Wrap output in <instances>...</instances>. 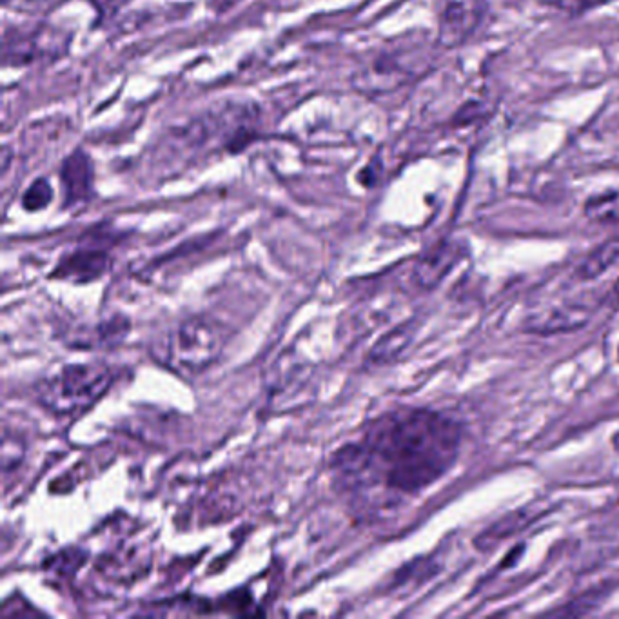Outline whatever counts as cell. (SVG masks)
<instances>
[{"instance_id":"cell-1","label":"cell","mask_w":619,"mask_h":619,"mask_svg":"<svg viewBox=\"0 0 619 619\" xmlns=\"http://www.w3.org/2000/svg\"><path fill=\"white\" fill-rule=\"evenodd\" d=\"M460 427L427 409L384 414L360 443L345 445L333 469L349 485H384L389 491L418 492L433 485L456 463Z\"/></svg>"},{"instance_id":"cell-2","label":"cell","mask_w":619,"mask_h":619,"mask_svg":"<svg viewBox=\"0 0 619 619\" xmlns=\"http://www.w3.org/2000/svg\"><path fill=\"white\" fill-rule=\"evenodd\" d=\"M115 374L106 364L64 365L37 387L39 400L57 414H79L99 400L113 382Z\"/></svg>"},{"instance_id":"cell-3","label":"cell","mask_w":619,"mask_h":619,"mask_svg":"<svg viewBox=\"0 0 619 619\" xmlns=\"http://www.w3.org/2000/svg\"><path fill=\"white\" fill-rule=\"evenodd\" d=\"M433 60L431 48L422 40L387 46L356 73L354 84L360 91L385 93L418 79Z\"/></svg>"},{"instance_id":"cell-4","label":"cell","mask_w":619,"mask_h":619,"mask_svg":"<svg viewBox=\"0 0 619 619\" xmlns=\"http://www.w3.org/2000/svg\"><path fill=\"white\" fill-rule=\"evenodd\" d=\"M224 347L218 325L202 316L187 318L178 325L169 342L173 364L187 373H200L217 362Z\"/></svg>"},{"instance_id":"cell-5","label":"cell","mask_w":619,"mask_h":619,"mask_svg":"<svg viewBox=\"0 0 619 619\" xmlns=\"http://www.w3.org/2000/svg\"><path fill=\"white\" fill-rule=\"evenodd\" d=\"M485 10L483 0H443L438 19V44L460 48L478 28Z\"/></svg>"},{"instance_id":"cell-6","label":"cell","mask_w":619,"mask_h":619,"mask_svg":"<svg viewBox=\"0 0 619 619\" xmlns=\"http://www.w3.org/2000/svg\"><path fill=\"white\" fill-rule=\"evenodd\" d=\"M57 31H48L44 28L30 31H15L4 35V62L11 66H24L37 59L44 57H57L60 55V46H66V42L60 44L55 39Z\"/></svg>"},{"instance_id":"cell-7","label":"cell","mask_w":619,"mask_h":619,"mask_svg":"<svg viewBox=\"0 0 619 619\" xmlns=\"http://www.w3.org/2000/svg\"><path fill=\"white\" fill-rule=\"evenodd\" d=\"M462 256L460 246L456 242H442L429 249L425 255L418 258L414 266L413 278L418 287L434 289L442 284L443 278L451 273Z\"/></svg>"},{"instance_id":"cell-8","label":"cell","mask_w":619,"mask_h":619,"mask_svg":"<svg viewBox=\"0 0 619 619\" xmlns=\"http://www.w3.org/2000/svg\"><path fill=\"white\" fill-rule=\"evenodd\" d=\"M60 182L64 191V206L88 202L93 195V166L84 151L79 149L62 162Z\"/></svg>"},{"instance_id":"cell-9","label":"cell","mask_w":619,"mask_h":619,"mask_svg":"<svg viewBox=\"0 0 619 619\" xmlns=\"http://www.w3.org/2000/svg\"><path fill=\"white\" fill-rule=\"evenodd\" d=\"M108 269L109 256L106 253L95 249H80L73 255L66 256L55 269L53 276L77 284H86L99 280Z\"/></svg>"},{"instance_id":"cell-10","label":"cell","mask_w":619,"mask_h":619,"mask_svg":"<svg viewBox=\"0 0 619 619\" xmlns=\"http://www.w3.org/2000/svg\"><path fill=\"white\" fill-rule=\"evenodd\" d=\"M590 313L581 305H560L540 315H532L527 322V331L536 335H554L576 331L589 322Z\"/></svg>"},{"instance_id":"cell-11","label":"cell","mask_w":619,"mask_h":619,"mask_svg":"<svg viewBox=\"0 0 619 619\" xmlns=\"http://www.w3.org/2000/svg\"><path fill=\"white\" fill-rule=\"evenodd\" d=\"M416 335V325L413 322L398 325L393 331L382 336L378 344L374 345L369 353V364L385 365L391 364L400 354L411 345Z\"/></svg>"},{"instance_id":"cell-12","label":"cell","mask_w":619,"mask_h":619,"mask_svg":"<svg viewBox=\"0 0 619 619\" xmlns=\"http://www.w3.org/2000/svg\"><path fill=\"white\" fill-rule=\"evenodd\" d=\"M536 516H540V512L536 511L534 507H525V509L512 512V514L505 516L502 520L496 521L491 529H487V531L483 532L482 536L476 540L478 549H482V551L492 549V547L498 545L500 541L507 540L514 532L525 529L529 523L536 520Z\"/></svg>"},{"instance_id":"cell-13","label":"cell","mask_w":619,"mask_h":619,"mask_svg":"<svg viewBox=\"0 0 619 619\" xmlns=\"http://www.w3.org/2000/svg\"><path fill=\"white\" fill-rule=\"evenodd\" d=\"M619 260V238H612L607 240L605 244H601L600 247H596L592 253H590L581 266L578 267V276L581 280H594L598 276L607 273L610 267L614 266Z\"/></svg>"},{"instance_id":"cell-14","label":"cell","mask_w":619,"mask_h":619,"mask_svg":"<svg viewBox=\"0 0 619 619\" xmlns=\"http://www.w3.org/2000/svg\"><path fill=\"white\" fill-rule=\"evenodd\" d=\"M585 217L607 226H619V187L590 197L585 202Z\"/></svg>"},{"instance_id":"cell-15","label":"cell","mask_w":619,"mask_h":619,"mask_svg":"<svg viewBox=\"0 0 619 619\" xmlns=\"http://www.w3.org/2000/svg\"><path fill=\"white\" fill-rule=\"evenodd\" d=\"M53 197H55V193H53L50 180L48 178H37L26 189V193L22 195V207L30 213H37V211H42V209L50 206Z\"/></svg>"},{"instance_id":"cell-16","label":"cell","mask_w":619,"mask_h":619,"mask_svg":"<svg viewBox=\"0 0 619 619\" xmlns=\"http://www.w3.org/2000/svg\"><path fill=\"white\" fill-rule=\"evenodd\" d=\"M596 4H603L605 0H558L556 6L561 10L574 11V13H581V11L589 10Z\"/></svg>"},{"instance_id":"cell-17","label":"cell","mask_w":619,"mask_h":619,"mask_svg":"<svg viewBox=\"0 0 619 619\" xmlns=\"http://www.w3.org/2000/svg\"><path fill=\"white\" fill-rule=\"evenodd\" d=\"M609 300L612 307H619V278L618 282L612 287V291H610Z\"/></svg>"},{"instance_id":"cell-18","label":"cell","mask_w":619,"mask_h":619,"mask_svg":"<svg viewBox=\"0 0 619 619\" xmlns=\"http://www.w3.org/2000/svg\"><path fill=\"white\" fill-rule=\"evenodd\" d=\"M227 4H233V0H226Z\"/></svg>"},{"instance_id":"cell-19","label":"cell","mask_w":619,"mask_h":619,"mask_svg":"<svg viewBox=\"0 0 619 619\" xmlns=\"http://www.w3.org/2000/svg\"><path fill=\"white\" fill-rule=\"evenodd\" d=\"M618 358H619V347H618Z\"/></svg>"}]
</instances>
